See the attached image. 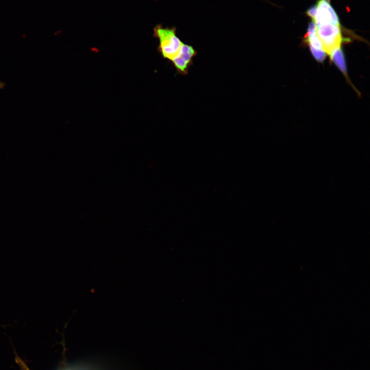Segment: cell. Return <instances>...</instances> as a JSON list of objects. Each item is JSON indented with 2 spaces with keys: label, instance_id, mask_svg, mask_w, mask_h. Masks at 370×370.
Returning <instances> with one entry per match:
<instances>
[{
  "label": "cell",
  "instance_id": "cell-1",
  "mask_svg": "<svg viewBox=\"0 0 370 370\" xmlns=\"http://www.w3.org/2000/svg\"><path fill=\"white\" fill-rule=\"evenodd\" d=\"M153 36L159 41L157 50L163 59L171 62L179 53L184 43L177 35V28L163 27L156 25L153 28Z\"/></svg>",
  "mask_w": 370,
  "mask_h": 370
},
{
  "label": "cell",
  "instance_id": "cell-2",
  "mask_svg": "<svg viewBox=\"0 0 370 370\" xmlns=\"http://www.w3.org/2000/svg\"><path fill=\"white\" fill-rule=\"evenodd\" d=\"M317 35L324 51L329 55L340 48L342 42L341 27L331 23H325L317 27Z\"/></svg>",
  "mask_w": 370,
  "mask_h": 370
},
{
  "label": "cell",
  "instance_id": "cell-3",
  "mask_svg": "<svg viewBox=\"0 0 370 370\" xmlns=\"http://www.w3.org/2000/svg\"><path fill=\"white\" fill-rule=\"evenodd\" d=\"M197 52L191 45L183 43L178 55L172 63L178 74L185 76L188 73L190 67L193 64V60Z\"/></svg>",
  "mask_w": 370,
  "mask_h": 370
},
{
  "label": "cell",
  "instance_id": "cell-4",
  "mask_svg": "<svg viewBox=\"0 0 370 370\" xmlns=\"http://www.w3.org/2000/svg\"><path fill=\"white\" fill-rule=\"evenodd\" d=\"M333 62L336 64L338 67L345 74L346 69L344 56L341 48L334 51L330 55Z\"/></svg>",
  "mask_w": 370,
  "mask_h": 370
},
{
  "label": "cell",
  "instance_id": "cell-5",
  "mask_svg": "<svg viewBox=\"0 0 370 370\" xmlns=\"http://www.w3.org/2000/svg\"><path fill=\"white\" fill-rule=\"evenodd\" d=\"M305 38H306L309 47L323 50L321 42L317 35V32L308 36H305Z\"/></svg>",
  "mask_w": 370,
  "mask_h": 370
},
{
  "label": "cell",
  "instance_id": "cell-6",
  "mask_svg": "<svg viewBox=\"0 0 370 370\" xmlns=\"http://www.w3.org/2000/svg\"><path fill=\"white\" fill-rule=\"evenodd\" d=\"M309 47L314 58H315L317 61L322 62L325 57V52L323 50L314 49L311 47Z\"/></svg>",
  "mask_w": 370,
  "mask_h": 370
},
{
  "label": "cell",
  "instance_id": "cell-7",
  "mask_svg": "<svg viewBox=\"0 0 370 370\" xmlns=\"http://www.w3.org/2000/svg\"><path fill=\"white\" fill-rule=\"evenodd\" d=\"M317 5L311 6L307 10L306 14L313 20L317 14Z\"/></svg>",
  "mask_w": 370,
  "mask_h": 370
},
{
  "label": "cell",
  "instance_id": "cell-8",
  "mask_svg": "<svg viewBox=\"0 0 370 370\" xmlns=\"http://www.w3.org/2000/svg\"><path fill=\"white\" fill-rule=\"evenodd\" d=\"M5 86V84L1 81H0V89H3L4 88Z\"/></svg>",
  "mask_w": 370,
  "mask_h": 370
}]
</instances>
